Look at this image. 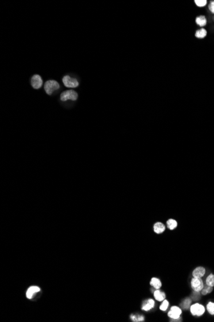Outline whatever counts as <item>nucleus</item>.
<instances>
[{
    "mask_svg": "<svg viewBox=\"0 0 214 322\" xmlns=\"http://www.w3.org/2000/svg\"><path fill=\"white\" fill-rule=\"evenodd\" d=\"M60 88V85L58 82L54 80H49L46 82L44 84L45 92L49 95H52L55 91Z\"/></svg>",
    "mask_w": 214,
    "mask_h": 322,
    "instance_id": "1",
    "label": "nucleus"
},
{
    "mask_svg": "<svg viewBox=\"0 0 214 322\" xmlns=\"http://www.w3.org/2000/svg\"><path fill=\"white\" fill-rule=\"evenodd\" d=\"M78 98V93L74 91V90H67L64 92L60 95V100L62 101H67L68 100H71L75 101Z\"/></svg>",
    "mask_w": 214,
    "mask_h": 322,
    "instance_id": "2",
    "label": "nucleus"
},
{
    "mask_svg": "<svg viewBox=\"0 0 214 322\" xmlns=\"http://www.w3.org/2000/svg\"><path fill=\"white\" fill-rule=\"evenodd\" d=\"M64 86L67 88H75L79 86V83L76 78H72L69 75H65L62 79Z\"/></svg>",
    "mask_w": 214,
    "mask_h": 322,
    "instance_id": "3",
    "label": "nucleus"
},
{
    "mask_svg": "<svg viewBox=\"0 0 214 322\" xmlns=\"http://www.w3.org/2000/svg\"><path fill=\"white\" fill-rule=\"evenodd\" d=\"M190 312L193 316H201L205 313V309L201 304L195 303L190 307Z\"/></svg>",
    "mask_w": 214,
    "mask_h": 322,
    "instance_id": "4",
    "label": "nucleus"
},
{
    "mask_svg": "<svg viewBox=\"0 0 214 322\" xmlns=\"http://www.w3.org/2000/svg\"><path fill=\"white\" fill-rule=\"evenodd\" d=\"M191 286L195 292H199L202 291L204 287L203 281L201 278H193L191 280Z\"/></svg>",
    "mask_w": 214,
    "mask_h": 322,
    "instance_id": "5",
    "label": "nucleus"
},
{
    "mask_svg": "<svg viewBox=\"0 0 214 322\" xmlns=\"http://www.w3.org/2000/svg\"><path fill=\"white\" fill-rule=\"evenodd\" d=\"M181 314H182L181 309L177 306H172L168 313V316H169V317H170L174 320H177L179 318Z\"/></svg>",
    "mask_w": 214,
    "mask_h": 322,
    "instance_id": "6",
    "label": "nucleus"
},
{
    "mask_svg": "<svg viewBox=\"0 0 214 322\" xmlns=\"http://www.w3.org/2000/svg\"><path fill=\"white\" fill-rule=\"evenodd\" d=\"M31 83H32V86L33 88L35 89H38L41 88V86H42L43 82H42V79L40 75H34L32 77Z\"/></svg>",
    "mask_w": 214,
    "mask_h": 322,
    "instance_id": "7",
    "label": "nucleus"
},
{
    "mask_svg": "<svg viewBox=\"0 0 214 322\" xmlns=\"http://www.w3.org/2000/svg\"><path fill=\"white\" fill-rule=\"evenodd\" d=\"M40 291H41V288L39 287L35 286H31L28 288V289L26 293V296L27 298L32 299L33 297V296H34L35 294L40 292Z\"/></svg>",
    "mask_w": 214,
    "mask_h": 322,
    "instance_id": "8",
    "label": "nucleus"
},
{
    "mask_svg": "<svg viewBox=\"0 0 214 322\" xmlns=\"http://www.w3.org/2000/svg\"><path fill=\"white\" fill-rule=\"evenodd\" d=\"M206 271L203 267L196 268L192 272V275L194 278H202L205 275Z\"/></svg>",
    "mask_w": 214,
    "mask_h": 322,
    "instance_id": "9",
    "label": "nucleus"
},
{
    "mask_svg": "<svg viewBox=\"0 0 214 322\" xmlns=\"http://www.w3.org/2000/svg\"><path fill=\"white\" fill-rule=\"evenodd\" d=\"M195 21H196V25L201 28H203L207 25V19L206 18V17L203 15H200L199 16H197Z\"/></svg>",
    "mask_w": 214,
    "mask_h": 322,
    "instance_id": "10",
    "label": "nucleus"
},
{
    "mask_svg": "<svg viewBox=\"0 0 214 322\" xmlns=\"http://www.w3.org/2000/svg\"><path fill=\"white\" fill-rule=\"evenodd\" d=\"M155 306V301L153 299H149V300H146L142 305V309L145 310V311H148L152 308H153Z\"/></svg>",
    "mask_w": 214,
    "mask_h": 322,
    "instance_id": "11",
    "label": "nucleus"
},
{
    "mask_svg": "<svg viewBox=\"0 0 214 322\" xmlns=\"http://www.w3.org/2000/svg\"><path fill=\"white\" fill-rule=\"evenodd\" d=\"M207 30L204 28H201V29L197 30L195 33V37L198 39H204L207 36Z\"/></svg>",
    "mask_w": 214,
    "mask_h": 322,
    "instance_id": "12",
    "label": "nucleus"
},
{
    "mask_svg": "<svg viewBox=\"0 0 214 322\" xmlns=\"http://www.w3.org/2000/svg\"><path fill=\"white\" fill-rule=\"evenodd\" d=\"M166 230L164 224L162 223H156L154 225V231L156 234H162Z\"/></svg>",
    "mask_w": 214,
    "mask_h": 322,
    "instance_id": "13",
    "label": "nucleus"
},
{
    "mask_svg": "<svg viewBox=\"0 0 214 322\" xmlns=\"http://www.w3.org/2000/svg\"><path fill=\"white\" fill-rule=\"evenodd\" d=\"M154 296L156 300L159 301V302H162L163 300H165L166 294L164 292L160 291V290L157 289L154 293Z\"/></svg>",
    "mask_w": 214,
    "mask_h": 322,
    "instance_id": "14",
    "label": "nucleus"
},
{
    "mask_svg": "<svg viewBox=\"0 0 214 322\" xmlns=\"http://www.w3.org/2000/svg\"><path fill=\"white\" fill-rule=\"evenodd\" d=\"M150 284L152 286H153L156 289H159L162 287V283L160 280L157 278H152L150 282Z\"/></svg>",
    "mask_w": 214,
    "mask_h": 322,
    "instance_id": "15",
    "label": "nucleus"
},
{
    "mask_svg": "<svg viewBox=\"0 0 214 322\" xmlns=\"http://www.w3.org/2000/svg\"><path fill=\"white\" fill-rule=\"evenodd\" d=\"M167 227L168 228H169L170 230H174V228H176V227H177V222L176 221H175L174 219H169L168 220L167 222Z\"/></svg>",
    "mask_w": 214,
    "mask_h": 322,
    "instance_id": "16",
    "label": "nucleus"
},
{
    "mask_svg": "<svg viewBox=\"0 0 214 322\" xmlns=\"http://www.w3.org/2000/svg\"><path fill=\"white\" fill-rule=\"evenodd\" d=\"M194 3L197 7L199 8H203L207 5L208 1L207 0H194Z\"/></svg>",
    "mask_w": 214,
    "mask_h": 322,
    "instance_id": "17",
    "label": "nucleus"
},
{
    "mask_svg": "<svg viewBox=\"0 0 214 322\" xmlns=\"http://www.w3.org/2000/svg\"><path fill=\"white\" fill-rule=\"evenodd\" d=\"M206 283L207 286L214 287V275L210 274L207 276L206 279Z\"/></svg>",
    "mask_w": 214,
    "mask_h": 322,
    "instance_id": "18",
    "label": "nucleus"
},
{
    "mask_svg": "<svg viewBox=\"0 0 214 322\" xmlns=\"http://www.w3.org/2000/svg\"><path fill=\"white\" fill-rule=\"evenodd\" d=\"M131 318L133 321H143L144 320V316L140 314H132Z\"/></svg>",
    "mask_w": 214,
    "mask_h": 322,
    "instance_id": "19",
    "label": "nucleus"
},
{
    "mask_svg": "<svg viewBox=\"0 0 214 322\" xmlns=\"http://www.w3.org/2000/svg\"><path fill=\"white\" fill-rule=\"evenodd\" d=\"M207 310L211 315H214V303L209 302L207 304Z\"/></svg>",
    "mask_w": 214,
    "mask_h": 322,
    "instance_id": "20",
    "label": "nucleus"
},
{
    "mask_svg": "<svg viewBox=\"0 0 214 322\" xmlns=\"http://www.w3.org/2000/svg\"><path fill=\"white\" fill-rule=\"evenodd\" d=\"M190 303H191V300H190V298H186L185 300H184L183 301V302L182 303L181 305H182V307L183 308H184L185 309H187L189 307Z\"/></svg>",
    "mask_w": 214,
    "mask_h": 322,
    "instance_id": "21",
    "label": "nucleus"
},
{
    "mask_svg": "<svg viewBox=\"0 0 214 322\" xmlns=\"http://www.w3.org/2000/svg\"><path fill=\"white\" fill-rule=\"evenodd\" d=\"M213 287H211V286H207L205 287H203V289H202V294L203 295H207V294L208 293H210L212 290H213Z\"/></svg>",
    "mask_w": 214,
    "mask_h": 322,
    "instance_id": "22",
    "label": "nucleus"
},
{
    "mask_svg": "<svg viewBox=\"0 0 214 322\" xmlns=\"http://www.w3.org/2000/svg\"><path fill=\"white\" fill-rule=\"evenodd\" d=\"M169 303L168 300H164V301H163L162 303L161 304V306H160V310H163V311H165V310H166L168 308V307H169Z\"/></svg>",
    "mask_w": 214,
    "mask_h": 322,
    "instance_id": "23",
    "label": "nucleus"
},
{
    "mask_svg": "<svg viewBox=\"0 0 214 322\" xmlns=\"http://www.w3.org/2000/svg\"><path fill=\"white\" fill-rule=\"evenodd\" d=\"M208 10H209L210 12L214 14V0L213 1H210L209 4H208Z\"/></svg>",
    "mask_w": 214,
    "mask_h": 322,
    "instance_id": "24",
    "label": "nucleus"
}]
</instances>
